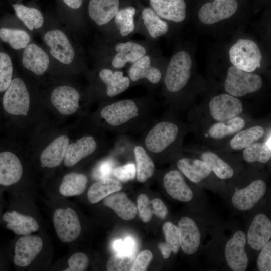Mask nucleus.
Segmentation results:
<instances>
[{
    "label": "nucleus",
    "instance_id": "obj_16",
    "mask_svg": "<svg viewBox=\"0 0 271 271\" xmlns=\"http://www.w3.org/2000/svg\"><path fill=\"white\" fill-rule=\"evenodd\" d=\"M266 189L264 180H254L246 186L234 192L231 197L232 204L240 211L250 210L263 198Z\"/></svg>",
    "mask_w": 271,
    "mask_h": 271
},
{
    "label": "nucleus",
    "instance_id": "obj_2",
    "mask_svg": "<svg viewBox=\"0 0 271 271\" xmlns=\"http://www.w3.org/2000/svg\"><path fill=\"white\" fill-rule=\"evenodd\" d=\"M141 133L138 141L152 157L179 149L183 131L178 121L165 118L153 120Z\"/></svg>",
    "mask_w": 271,
    "mask_h": 271
},
{
    "label": "nucleus",
    "instance_id": "obj_36",
    "mask_svg": "<svg viewBox=\"0 0 271 271\" xmlns=\"http://www.w3.org/2000/svg\"><path fill=\"white\" fill-rule=\"evenodd\" d=\"M12 6L17 17L29 30L38 29L43 26L44 17L37 8L19 3L14 4Z\"/></svg>",
    "mask_w": 271,
    "mask_h": 271
},
{
    "label": "nucleus",
    "instance_id": "obj_41",
    "mask_svg": "<svg viewBox=\"0 0 271 271\" xmlns=\"http://www.w3.org/2000/svg\"><path fill=\"white\" fill-rule=\"evenodd\" d=\"M0 39L17 50L25 49L31 41V37L25 30L9 28H0Z\"/></svg>",
    "mask_w": 271,
    "mask_h": 271
},
{
    "label": "nucleus",
    "instance_id": "obj_40",
    "mask_svg": "<svg viewBox=\"0 0 271 271\" xmlns=\"http://www.w3.org/2000/svg\"><path fill=\"white\" fill-rule=\"evenodd\" d=\"M243 159L248 163L265 164L271 158L270 138L263 142H255L243 149Z\"/></svg>",
    "mask_w": 271,
    "mask_h": 271
},
{
    "label": "nucleus",
    "instance_id": "obj_5",
    "mask_svg": "<svg viewBox=\"0 0 271 271\" xmlns=\"http://www.w3.org/2000/svg\"><path fill=\"white\" fill-rule=\"evenodd\" d=\"M191 67V58L186 51H179L173 56L163 79L165 88L169 93L176 94L186 86L190 78Z\"/></svg>",
    "mask_w": 271,
    "mask_h": 271
},
{
    "label": "nucleus",
    "instance_id": "obj_21",
    "mask_svg": "<svg viewBox=\"0 0 271 271\" xmlns=\"http://www.w3.org/2000/svg\"><path fill=\"white\" fill-rule=\"evenodd\" d=\"M163 184L167 193L175 200L188 202L193 199L192 189L178 170L172 169L167 172L163 176Z\"/></svg>",
    "mask_w": 271,
    "mask_h": 271
},
{
    "label": "nucleus",
    "instance_id": "obj_47",
    "mask_svg": "<svg viewBox=\"0 0 271 271\" xmlns=\"http://www.w3.org/2000/svg\"><path fill=\"white\" fill-rule=\"evenodd\" d=\"M69 267L64 271L85 270L89 264V259L83 252H77L72 255L68 260Z\"/></svg>",
    "mask_w": 271,
    "mask_h": 271
},
{
    "label": "nucleus",
    "instance_id": "obj_28",
    "mask_svg": "<svg viewBox=\"0 0 271 271\" xmlns=\"http://www.w3.org/2000/svg\"><path fill=\"white\" fill-rule=\"evenodd\" d=\"M104 204L124 220L133 219L138 213L136 205L124 192L117 191L108 195L104 198Z\"/></svg>",
    "mask_w": 271,
    "mask_h": 271
},
{
    "label": "nucleus",
    "instance_id": "obj_49",
    "mask_svg": "<svg viewBox=\"0 0 271 271\" xmlns=\"http://www.w3.org/2000/svg\"><path fill=\"white\" fill-rule=\"evenodd\" d=\"M153 258L152 253L149 250L141 251L136 257L131 271H145Z\"/></svg>",
    "mask_w": 271,
    "mask_h": 271
},
{
    "label": "nucleus",
    "instance_id": "obj_32",
    "mask_svg": "<svg viewBox=\"0 0 271 271\" xmlns=\"http://www.w3.org/2000/svg\"><path fill=\"white\" fill-rule=\"evenodd\" d=\"M122 185L117 179L107 177L97 180L89 188L87 197L92 204L96 203L108 195L120 191Z\"/></svg>",
    "mask_w": 271,
    "mask_h": 271
},
{
    "label": "nucleus",
    "instance_id": "obj_30",
    "mask_svg": "<svg viewBox=\"0 0 271 271\" xmlns=\"http://www.w3.org/2000/svg\"><path fill=\"white\" fill-rule=\"evenodd\" d=\"M136 9L132 6L119 9L113 21V31L116 32L117 40L125 39L136 31Z\"/></svg>",
    "mask_w": 271,
    "mask_h": 271
},
{
    "label": "nucleus",
    "instance_id": "obj_11",
    "mask_svg": "<svg viewBox=\"0 0 271 271\" xmlns=\"http://www.w3.org/2000/svg\"><path fill=\"white\" fill-rule=\"evenodd\" d=\"M120 9L119 0H89L87 13L92 23L108 34L113 32V19Z\"/></svg>",
    "mask_w": 271,
    "mask_h": 271
},
{
    "label": "nucleus",
    "instance_id": "obj_7",
    "mask_svg": "<svg viewBox=\"0 0 271 271\" xmlns=\"http://www.w3.org/2000/svg\"><path fill=\"white\" fill-rule=\"evenodd\" d=\"M230 60L234 66L252 72L260 68L262 56L257 45L249 39H239L229 50Z\"/></svg>",
    "mask_w": 271,
    "mask_h": 271
},
{
    "label": "nucleus",
    "instance_id": "obj_3",
    "mask_svg": "<svg viewBox=\"0 0 271 271\" xmlns=\"http://www.w3.org/2000/svg\"><path fill=\"white\" fill-rule=\"evenodd\" d=\"M101 55L100 66L122 70L127 64H132L149 53V45L132 40H109Z\"/></svg>",
    "mask_w": 271,
    "mask_h": 271
},
{
    "label": "nucleus",
    "instance_id": "obj_12",
    "mask_svg": "<svg viewBox=\"0 0 271 271\" xmlns=\"http://www.w3.org/2000/svg\"><path fill=\"white\" fill-rule=\"evenodd\" d=\"M131 86L142 84L149 89L158 84L162 77L161 70L153 64L149 53L130 65L127 71Z\"/></svg>",
    "mask_w": 271,
    "mask_h": 271
},
{
    "label": "nucleus",
    "instance_id": "obj_25",
    "mask_svg": "<svg viewBox=\"0 0 271 271\" xmlns=\"http://www.w3.org/2000/svg\"><path fill=\"white\" fill-rule=\"evenodd\" d=\"M69 139L65 135L60 136L53 140L42 152L40 162L42 167L55 168L64 160Z\"/></svg>",
    "mask_w": 271,
    "mask_h": 271
},
{
    "label": "nucleus",
    "instance_id": "obj_29",
    "mask_svg": "<svg viewBox=\"0 0 271 271\" xmlns=\"http://www.w3.org/2000/svg\"><path fill=\"white\" fill-rule=\"evenodd\" d=\"M3 219L7 223V228L17 235H28L39 229L38 223L34 218L16 211L5 213Z\"/></svg>",
    "mask_w": 271,
    "mask_h": 271
},
{
    "label": "nucleus",
    "instance_id": "obj_8",
    "mask_svg": "<svg viewBox=\"0 0 271 271\" xmlns=\"http://www.w3.org/2000/svg\"><path fill=\"white\" fill-rule=\"evenodd\" d=\"M107 137L97 139L92 135H85L75 142L69 143L64 159V165L71 167L82 160L92 155L99 149H110Z\"/></svg>",
    "mask_w": 271,
    "mask_h": 271
},
{
    "label": "nucleus",
    "instance_id": "obj_37",
    "mask_svg": "<svg viewBox=\"0 0 271 271\" xmlns=\"http://www.w3.org/2000/svg\"><path fill=\"white\" fill-rule=\"evenodd\" d=\"M162 230L165 242L160 243L158 247L163 258L167 259L170 257L172 252L176 254L180 249L179 231L177 226L170 221L163 225Z\"/></svg>",
    "mask_w": 271,
    "mask_h": 271
},
{
    "label": "nucleus",
    "instance_id": "obj_44",
    "mask_svg": "<svg viewBox=\"0 0 271 271\" xmlns=\"http://www.w3.org/2000/svg\"><path fill=\"white\" fill-rule=\"evenodd\" d=\"M117 166L118 161L109 153L96 165L93 172V176L97 180L110 177L113 169Z\"/></svg>",
    "mask_w": 271,
    "mask_h": 271
},
{
    "label": "nucleus",
    "instance_id": "obj_15",
    "mask_svg": "<svg viewBox=\"0 0 271 271\" xmlns=\"http://www.w3.org/2000/svg\"><path fill=\"white\" fill-rule=\"evenodd\" d=\"M209 113L217 122L225 121L238 116L243 111L241 101L229 94L213 97L209 103Z\"/></svg>",
    "mask_w": 271,
    "mask_h": 271
},
{
    "label": "nucleus",
    "instance_id": "obj_20",
    "mask_svg": "<svg viewBox=\"0 0 271 271\" xmlns=\"http://www.w3.org/2000/svg\"><path fill=\"white\" fill-rule=\"evenodd\" d=\"M246 243L256 251H259L271 238V220L264 213L256 214L249 225Z\"/></svg>",
    "mask_w": 271,
    "mask_h": 271
},
{
    "label": "nucleus",
    "instance_id": "obj_53",
    "mask_svg": "<svg viewBox=\"0 0 271 271\" xmlns=\"http://www.w3.org/2000/svg\"><path fill=\"white\" fill-rule=\"evenodd\" d=\"M112 247L116 254L127 255L125 252L123 241L122 240H115L112 243Z\"/></svg>",
    "mask_w": 271,
    "mask_h": 271
},
{
    "label": "nucleus",
    "instance_id": "obj_52",
    "mask_svg": "<svg viewBox=\"0 0 271 271\" xmlns=\"http://www.w3.org/2000/svg\"><path fill=\"white\" fill-rule=\"evenodd\" d=\"M63 5L68 9L73 11L78 10L82 7L83 0H61Z\"/></svg>",
    "mask_w": 271,
    "mask_h": 271
},
{
    "label": "nucleus",
    "instance_id": "obj_14",
    "mask_svg": "<svg viewBox=\"0 0 271 271\" xmlns=\"http://www.w3.org/2000/svg\"><path fill=\"white\" fill-rule=\"evenodd\" d=\"M246 236L242 230L234 232L226 242L224 248L226 261L233 271H245L248 265V257L245 250Z\"/></svg>",
    "mask_w": 271,
    "mask_h": 271
},
{
    "label": "nucleus",
    "instance_id": "obj_39",
    "mask_svg": "<svg viewBox=\"0 0 271 271\" xmlns=\"http://www.w3.org/2000/svg\"><path fill=\"white\" fill-rule=\"evenodd\" d=\"M265 133L264 128L260 125H255L241 130L230 141V147L234 150H243L250 145L257 142Z\"/></svg>",
    "mask_w": 271,
    "mask_h": 271
},
{
    "label": "nucleus",
    "instance_id": "obj_48",
    "mask_svg": "<svg viewBox=\"0 0 271 271\" xmlns=\"http://www.w3.org/2000/svg\"><path fill=\"white\" fill-rule=\"evenodd\" d=\"M259 271L271 270V241L269 240L260 250L256 261Z\"/></svg>",
    "mask_w": 271,
    "mask_h": 271
},
{
    "label": "nucleus",
    "instance_id": "obj_45",
    "mask_svg": "<svg viewBox=\"0 0 271 271\" xmlns=\"http://www.w3.org/2000/svg\"><path fill=\"white\" fill-rule=\"evenodd\" d=\"M112 175L119 181L123 182L133 180L136 177L135 163L129 162L116 166L112 171Z\"/></svg>",
    "mask_w": 271,
    "mask_h": 271
},
{
    "label": "nucleus",
    "instance_id": "obj_51",
    "mask_svg": "<svg viewBox=\"0 0 271 271\" xmlns=\"http://www.w3.org/2000/svg\"><path fill=\"white\" fill-rule=\"evenodd\" d=\"M123 241L124 248L126 254H137L138 245L135 239L132 236H127Z\"/></svg>",
    "mask_w": 271,
    "mask_h": 271
},
{
    "label": "nucleus",
    "instance_id": "obj_6",
    "mask_svg": "<svg viewBox=\"0 0 271 271\" xmlns=\"http://www.w3.org/2000/svg\"><path fill=\"white\" fill-rule=\"evenodd\" d=\"M262 85V81L258 75L232 66L228 70L224 88L228 94L238 97L257 91Z\"/></svg>",
    "mask_w": 271,
    "mask_h": 271
},
{
    "label": "nucleus",
    "instance_id": "obj_38",
    "mask_svg": "<svg viewBox=\"0 0 271 271\" xmlns=\"http://www.w3.org/2000/svg\"><path fill=\"white\" fill-rule=\"evenodd\" d=\"M200 158L209 166L212 172L218 178L226 180L234 176L233 168L217 154L205 151L201 154Z\"/></svg>",
    "mask_w": 271,
    "mask_h": 271
},
{
    "label": "nucleus",
    "instance_id": "obj_24",
    "mask_svg": "<svg viewBox=\"0 0 271 271\" xmlns=\"http://www.w3.org/2000/svg\"><path fill=\"white\" fill-rule=\"evenodd\" d=\"M23 170L21 162L13 153L0 152V185L8 186L17 183Z\"/></svg>",
    "mask_w": 271,
    "mask_h": 271
},
{
    "label": "nucleus",
    "instance_id": "obj_23",
    "mask_svg": "<svg viewBox=\"0 0 271 271\" xmlns=\"http://www.w3.org/2000/svg\"><path fill=\"white\" fill-rule=\"evenodd\" d=\"M23 50L22 63L24 67L37 75L45 73L50 63L48 54L34 43H29Z\"/></svg>",
    "mask_w": 271,
    "mask_h": 271
},
{
    "label": "nucleus",
    "instance_id": "obj_35",
    "mask_svg": "<svg viewBox=\"0 0 271 271\" xmlns=\"http://www.w3.org/2000/svg\"><path fill=\"white\" fill-rule=\"evenodd\" d=\"M245 124L244 119L238 116L225 121L213 124L208 129L207 133L212 139H222L237 133L244 128Z\"/></svg>",
    "mask_w": 271,
    "mask_h": 271
},
{
    "label": "nucleus",
    "instance_id": "obj_34",
    "mask_svg": "<svg viewBox=\"0 0 271 271\" xmlns=\"http://www.w3.org/2000/svg\"><path fill=\"white\" fill-rule=\"evenodd\" d=\"M88 181V177L84 174L77 172L68 173L63 178L59 192L66 197L79 195L85 191Z\"/></svg>",
    "mask_w": 271,
    "mask_h": 271
},
{
    "label": "nucleus",
    "instance_id": "obj_18",
    "mask_svg": "<svg viewBox=\"0 0 271 271\" xmlns=\"http://www.w3.org/2000/svg\"><path fill=\"white\" fill-rule=\"evenodd\" d=\"M177 227L182 251L189 255L194 254L201 242V232L197 223L193 218L185 216L178 221Z\"/></svg>",
    "mask_w": 271,
    "mask_h": 271
},
{
    "label": "nucleus",
    "instance_id": "obj_17",
    "mask_svg": "<svg viewBox=\"0 0 271 271\" xmlns=\"http://www.w3.org/2000/svg\"><path fill=\"white\" fill-rule=\"evenodd\" d=\"M50 99L53 106L64 115L76 113L80 107V93L72 86L63 85L56 87L51 94Z\"/></svg>",
    "mask_w": 271,
    "mask_h": 271
},
{
    "label": "nucleus",
    "instance_id": "obj_31",
    "mask_svg": "<svg viewBox=\"0 0 271 271\" xmlns=\"http://www.w3.org/2000/svg\"><path fill=\"white\" fill-rule=\"evenodd\" d=\"M133 154L137 180L140 183H144L153 176L155 171L154 162L138 141L134 146Z\"/></svg>",
    "mask_w": 271,
    "mask_h": 271
},
{
    "label": "nucleus",
    "instance_id": "obj_33",
    "mask_svg": "<svg viewBox=\"0 0 271 271\" xmlns=\"http://www.w3.org/2000/svg\"><path fill=\"white\" fill-rule=\"evenodd\" d=\"M141 19L147 34L151 38L159 37L166 34L169 30L167 22L150 7H145L142 10Z\"/></svg>",
    "mask_w": 271,
    "mask_h": 271
},
{
    "label": "nucleus",
    "instance_id": "obj_27",
    "mask_svg": "<svg viewBox=\"0 0 271 271\" xmlns=\"http://www.w3.org/2000/svg\"><path fill=\"white\" fill-rule=\"evenodd\" d=\"M176 165L178 170L194 183L201 182L212 173L209 166L201 159L182 157L177 161Z\"/></svg>",
    "mask_w": 271,
    "mask_h": 271
},
{
    "label": "nucleus",
    "instance_id": "obj_10",
    "mask_svg": "<svg viewBox=\"0 0 271 271\" xmlns=\"http://www.w3.org/2000/svg\"><path fill=\"white\" fill-rule=\"evenodd\" d=\"M51 56L65 65L71 64L76 59L75 47L62 30L55 29L47 31L43 38Z\"/></svg>",
    "mask_w": 271,
    "mask_h": 271
},
{
    "label": "nucleus",
    "instance_id": "obj_9",
    "mask_svg": "<svg viewBox=\"0 0 271 271\" xmlns=\"http://www.w3.org/2000/svg\"><path fill=\"white\" fill-rule=\"evenodd\" d=\"M30 104V94L25 83L20 78L13 79L3 98L5 110L12 115L26 116Z\"/></svg>",
    "mask_w": 271,
    "mask_h": 271
},
{
    "label": "nucleus",
    "instance_id": "obj_4",
    "mask_svg": "<svg viewBox=\"0 0 271 271\" xmlns=\"http://www.w3.org/2000/svg\"><path fill=\"white\" fill-rule=\"evenodd\" d=\"M98 97L100 103L115 99L131 86L128 76L122 70L99 66L96 70Z\"/></svg>",
    "mask_w": 271,
    "mask_h": 271
},
{
    "label": "nucleus",
    "instance_id": "obj_50",
    "mask_svg": "<svg viewBox=\"0 0 271 271\" xmlns=\"http://www.w3.org/2000/svg\"><path fill=\"white\" fill-rule=\"evenodd\" d=\"M153 213L161 219L165 218L168 213V208L163 201L158 198L151 200Z\"/></svg>",
    "mask_w": 271,
    "mask_h": 271
},
{
    "label": "nucleus",
    "instance_id": "obj_43",
    "mask_svg": "<svg viewBox=\"0 0 271 271\" xmlns=\"http://www.w3.org/2000/svg\"><path fill=\"white\" fill-rule=\"evenodd\" d=\"M136 257V254L122 255L116 254L111 256L106 263L108 271L130 270Z\"/></svg>",
    "mask_w": 271,
    "mask_h": 271
},
{
    "label": "nucleus",
    "instance_id": "obj_1",
    "mask_svg": "<svg viewBox=\"0 0 271 271\" xmlns=\"http://www.w3.org/2000/svg\"><path fill=\"white\" fill-rule=\"evenodd\" d=\"M155 103L149 96L101 103L96 113L97 125L118 134L142 132L153 121Z\"/></svg>",
    "mask_w": 271,
    "mask_h": 271
},
{
    "label": "nucleus",
    "instance_id": "obj_19",
    "mask_svg": "<svg viewBox=\"0 0 271 271\" xmlns=\"http://www.w3.org/2000/svg\"><path fill=\"white\" fill-rule=\"evenodd\" d=\"M237 8L236 0H214L205 3L200 8L198 18L205 24H214L232 16Z\"/></svg>",
    "mask_w": 271,
    "mask_h": 271
},
{
    "label": "nucleus",
    "instance_id": "obj_26",
    "mask_svg": "<svg viewBox=\"0 0 271 271\" xmlns=\"http://www.w3.org/2000/svg\"><path fill=\"white\" fill-rule=\"evenodd\" d=\"M151 8L162 19L179 23L186 18L184 0H149Z\"/></svg>",
    "mask_w": 271,
    "mask_h": 271
},
{
    "label": "nucleus",
    "instance_id": "obj_46",
    "mask_svg": "<svg viewBox=\"0 0 271 271\" xmlns=\"http://www.w3.org/2000/svg\"><path fill=\"white\" fill-rule=\"evenodd\" d=\"M137 209L140 218L144 222H149L153 214L151 200L147 195L141 194L137 198Z\"/></svg>",
    "mask_w": 271,
    "mask_h": 271
},
{
    "label": "nucleus",
    "instance_id": "obj_22",
    "mask_svg": "<svg viewBox=\"0 0 271 271\" xmlns=\"http://www.w3.org/2000/svg\"><path fill=\"white\" fill-rule=\"evenodd\" d=\"M43 244L39 236L28 235L21 237L15 244L14 263L20 267L28 266L41 252Z\"/></svg>",
    "mask_w": 271,
    "mask_h": 271
},
{
    "label": "nucleus",
    "instance_id": "obj_13",
    "mask_svg": "<svg viewBox=\"0 0 271 271\" xmlns=\"http://www.w3.org/2000/svg\"><path fill=\"white\" fill-rule=\"evenodd\" d=\"M56 233L61 241L70 242L75 240L81 233V224L76 212L72 208L57 209L53 215Z\"/></svg>",
    "mask_w": 271,
    "mask_h": 271
},
{
    "label": "nucleus",
    "instance_id": "obj_42",
    "mask_svg": "<svg viewBox=\"0 0 271 271\" xmlns=\"http://www.w3.org/2000/svg\"><path fill=\"white\" fill-rule=\"evenodd\" d=\"M13 65L10 56L0 52V93L5 91L12 81Z\"/></svg>",
    "mask_w": 271,
    "mask_h": 271
}]
</instances>
